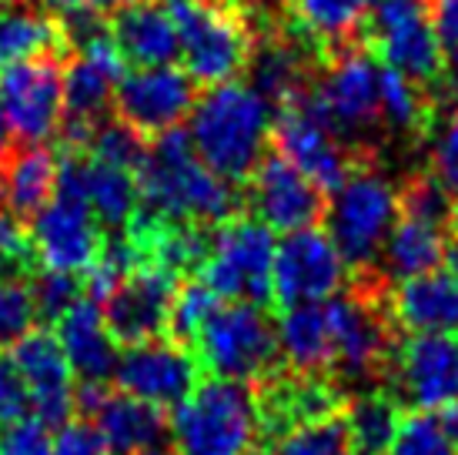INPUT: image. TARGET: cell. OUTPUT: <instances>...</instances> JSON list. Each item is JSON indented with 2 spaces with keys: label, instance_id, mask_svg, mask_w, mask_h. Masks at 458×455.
<instances>
[{
  "label": "cell",
  "instance_id": "7402d4cb",
  "mask_svg": "<svg viewBox=\"0 0 458 455\" xmlns=\"http://www.w3.org/2000/svg\"><path fill=\"white\" fill-rule=\"evenodd\" d=\"M107 30L124 64L165 67L178 57V30L165 0H121L111 11Z\"/></svg>",
  "mask_w": 458,
  "mask_h": 455
},
{
  "label": "cell",
  "instance_id": "277c9868",
  "mask_svg": "<svg viewBox=\"0 0 458 455\" xmlns=\"http://www.w3.org/2000/svg\"><path fill=\"white\" fill-rule=\"evenodd\" d=\"M174 30L178 57L194 84L215 88L248 71L255 51V27L231 0H165Z\"/></svg>",
  "mask_w": 458,
  "mask_h": 455
},
{
  "label": "cell",
  "instance_id": "7c38bea8",
  "mask_svg": "<svg viewBox=\"0 0 458 455\" xmlns=\"http://www.w3.org/2000/svg\"><path fill=\"white\" fill-rule=\"evenodd\" d=\"M382 389L415 412H438L455 405L458 341L452 335H398Z\"/></svg>",
  "mask_w": 458,
  "mask_h": 455
},
{
  "label": "cell",
  "instance_id": "ba28073f",
  "mask_svg": "<svg viewBox=\"0 0 458 455\" xmlns=\"http://www.w3.org/2000/svg\"><path fill=\"white\" fill-rule=\"evenodd\" d=\"M275 231L238 215L215 228L211 252L194 279L204 281L221 302H244L267 308L271 302V268H275Z\"/></svg>",
  "mask_w": 458,
  "mask_h": 455
},
{
  "label": "cell",
  "instance_id": "ffe728a7",
  "mask_svg": "<svg viewBox=\"0 0 458 455\" xmlns=\"http://www.w3.org/2000/svg\"><path fill=\"white\" fill-rule=\"evenodd\" d=\"M11 358L27 389L30 412L44 425H51V429L64 425L77 408L74 405L77 385H74L71 362H67L57 335L47 329H30L27 335H21V339L13 341Z\"/></svg>",
  "mask_w": 458,
  "mask_h": 455
},
{
  "label": "cell",
  "instance_id": "8992f818",
  "mask_svg": "<svg viewBox=\"0 0 458 455\" xmlns=\"http://www.w3.org/2000/svg\"><path fill=\"white\" fill-rule=\"evenodd\" d=\"M201 372L215 379L255 385L284 362L278 341V322L261 305L225 302L204 322L191 345Z\"/></svg>",
  "mask_w": 458,
  "mask_h": 455
},
{
  "label": "cell",
  "instance_id": "ee69618b",
  "mask_svg": "<svg viewBox=\"0 0 458 455\" xmlns=\"http://www.w3.org/2000/svg\"><path fill=\"white\" fill-rule=\"evenodd\" d=\"M27 408H30V402H27L24 382L17 375V365H13L11 355L0 348V425L24 418Z\"/></svg>",
  "mask_w": 458,
  "mask_h": 455
},
{
  "label": "cell",
  "instance_id": "bcb514c9",
  "mask_svg": "<svg viewBox=\"0 0 458 455\" xmlns=\"http://www.w3.org/2000/svg\"><path fill=\"white\" fill-rule=\"evenodd\" d=\"M38 4H44L51 13L71 17V13H104L114 0H38Z\"/></svg>",
  "mask_w": 458,
  "mask_h": 455
},
{
  "label": "cell",
  "instance_id": "83f0119b",
  "mask_svg": "<svg viewBox=\"0 0 458 455\" xmlns=\"http://www.w3.org/2000/svg\"><path fill=\"white\" fill-rule=\"evenodd\" d=\"M448 254V238L445 228L432 225V221H421V218L398 215L392 235L385 241L382 258H378V279L388 281H408L438 271L445 265Z\"/></svg>",
  "mask_w": 458,
  "mask_h": 455
},
{
  "label": "cell",
  "instance_id": "3957f363",
  "mask_svg": "<svg viewBox=\"0 0 458 455\" xmlns=\"http://www.w3.org/2000/svg\"><path fill=\"white\" fill-rule=\"evenodd\" d=\"M398 215H402V194L394 181L369 161H361L331 191V202L325 208V225H328L325 231L355 279L378 275V258Z\"/></svg>",
  "mask_w": 458,
  "mask_h": 455
},
{
  "label": "cell",
  "instance_id": "484cf974",
  "mask_svg": "<svg viewBox=\"0 0 458 455\" xmlns=\"http://www.w3.org/2000/svg\"><path fill=\"white\" fill-rule=\"evenodd\" d=\"M64 54H71V47L61 17L38 0H0V67L61 61Z\"/></svg>",
  "mask_w": 458,
  "mask_h": 455
},
{
  "label": "cell",
  "instance_id": "4dcf8cb0",
  "mask_svg": "<svg viewBox=\"0 0 458 455\" xmlns=\"http://www.w3.org/2000/svg\"><path fill=\"white\" fill-rule=\"evenodd\" d=\"M344 422L352 432L355 455H385L402 422V405L385 389H365L344 402Z\"/></svg>",
  "mask_w": 458,
  "mask_h": 455
},
{
  "label": "cell",
  "instance_id": "6da1fadb",
  "mask_svg": "<svg viewBox=\"0 0 458 455\" xmlns=\"http://www.w3.org/2000/svg\"><path fill=\"white\" fill-rule=\"evenodd\" d=\"M138 191L144 215L174 225L221 228L242 215L244 194L204 165L188 131H165L148 141L144 165L138 167Z\"/></svg>",
  "mask_w": 458,
  "mask_h": 455
},
{
  "label": "cell",
  "instance_id": "7a4b0ae2",
  "mask_svg": "<svg viewBox=\"0 0 458 455\" xmlns=\"http://www.w3.org/2000/svg\"><path fill=\"white\" fill-rule=\"evenodd\" d=\"M275 111L248 81H225L208 88L188 114V138L215 175L244 185L261 165L271 141Z\"/></svg>",
  "mask_w": 458,
  "mask_h": 455
},
{
  "label": "cell",
  "instance_id": "ab89813d",
  "mask_svg": "<svg viewBox=\"0 0 458 455\" xmlns=\"http://www.w3.org/2000/svg\"><path fill=\"white\" fill-rule=\"evenodd\" d=\"M34 298L24 281H0V348L34 329Z\"/></svg>",
  "mask_w": 458,
  "mask_h": 455
},
{
  "label": "cell",
  "instance_id": "52a82bcc",
  "mask_svg": "<svg viewBox=\"0 0 458 455\" xmlns=\"http://www.w3.org/2000/svg\"><path fill=\"white\" fill-rule=\"evenodd\" d=\"M378 81H382V64L355 44H344V47L325 54L315 71V81H311V94L331 121L335 134L358 158L369 151L382 127Z\"/></svg>",
  "mask_w": 458,
  "mask_h": 455
},
{
  "label": "cell",
  "instance_id": "b9f144b4",
  "mask_svg": "<svg viewBox=\"0 0 458 455\" xmlns=\"http://www.w3.org/2000/svg\"><path fill=\"white\" fill-rule=\"evenodd\" d=\"M432 175L438 177L452 194H458V107L448 111V117L438 124V131H435Z\"/></svg>",
  "mask_w": 458,
  "mask_h": 455
},
{
  "label": "cell",
  "instance_id": "74e56055",
  "mask_svg": "<svg viewBox=\"0 0 458 455\" xmlns=\"http://www.w3.org/2000/svg\"><path fill=\"white\" fill-rule=\"evenodd\" d=\"M27 288H30V298H34V315L40 322H47V325H54L71 305L84 298V281H81V275L51 271V268H44L40 275H34Z\"/></svg>",
  "mask_w": 458,
  "mask_h": 455
},
{
  "label": "cell",
  "instance_id": "8fae6325",
  "mask_svg": "<svg viewBox=\"0 0 458 455\" xmlns=\"http://www.w3.org/2000/svg\"><path fill=\"white\" fill-rule=\"evenodd\" d=\"M121 77H124V57L114 47L107 27L74 51V61L64 67V121H61V138L71 151L88 148L94 127L104 121L107 107H114Z\"/></svg>",
  "mask_w": 458,
  "mask_h": 455
},
{
  "label": "cell",
  "instance_id": "2e32d148",
  "mask_svg": "<svg viewBox=\"0 0 458 455\" xmlns=\"http://www.w3.org/2000/svg\"><path fill=\"white\" fill-rule=\"evenodd\" d=\"M198 101L194 84L184 67H134L117 81L114 111L144 138H157L165 131L181 127Z\"/></svg>",
  "mask_w": 458,
  "mask_h": 455
},
{
  "label": "cell",
  "instance_id": "7dc6e473",
  "mask_svg": "<svg viewBox=\"0 0 458 455\" xmlns=\"http://www.w3.org/2000/svg\"><path fill=\"white\" fill-rule=\"evenodd\" d=\"M442 422H445L448 435H452V439H455V445H458V402H455V405H448L445 416H442Z\"/></svg>",
  "mask_w": 458,
  "mask_h": 455
},
{
  "label": "cell",
  "instance_id": "5b68a950",
  "mask_svg": "<svg viewBox=\"0 0 458 455\" xmlns=\"http://www.w3.org/2000/svg\"><path fill=\"white\" fill-rule=\"evenodd\" d=\"M178 455H261L255 392L228 379L198 382L171 418Z\"/></svg>",
  "mask_w": 458,
  "mask_h": 455
},
{
  "label": "cell",
  "instance_id": "9a60e30c",
  "mask_svg": "<svg viewBox=\"0 0 458 455\" xmlns=\"http://www.w3.org/2000/svg\"><path fill=\"white\" fill-rule=\"evenodd\" d=\"M244 185V208L251 211V218L281 235L315 228L328 208L325 191L294 165H288L281 154H265Z\"/></svg>",
  "mask_w": 458,
  "mask_h": 455
},
{
  "label": "cell",
  "instance_id": "5bb4252c",
  "mask_svg": "<svg viewBox=\"0 0 458 455\" xmlns=\"http://www.w3.org/2000/svg\"><path fill=\"white\" fill-rule=\"evenodd\" d=\"M0 117L21 144H44L64 121L61 61H24L0 67Z\"/></svg>",
  "mask_w": 458,
  "mask_h": 455
},
{
  "label": "cell",
  "instance_id": "f546056e",
  "mask_svg": "<svg viewBox=\"0 0 458 455\" xmlns=\"http://www.w3.org/2000/svg\"><path fill=\"white\" fill-rule=\"evenodd\" d=\"M278 341L284 365L298 372L328 375L331 368V325L328 302H308L284 308L278 322Z\"/></svg>",
  "mask_w": 458,
  "mask_h": 455
},
{
  "label": "cell",
  "instance_id": "4316f807",
  "mask_svg": "<svg viewBox=\"0 0 458 455\" xmlns=\"http://www.w3.org/2000/svg\"><path fill=\"white\" fill-rule=\"evenodd\" d=\"M61 161L44 144H21L0 161V211L30 221L57 191Z\"/></svg>",
  "mask_w": 458,
  "mask_h": 455
},
{
  "label": "cell",
  "instance_id": "ac0fdd59",
  "mask_svg": "<svg viewBox=\"0 0 458 455\" xmlns=\"http://www.w3.org/2000/svg\"><path fill=\"white\" fill-rule=\"evenodd\" d=\"M114 382L121 392L157 408H178L201 382V365L174 339H148L117 358Z\"/></svg>",
  "mask_w": 458,
  "mask_h": 455
},
{
  "label": "cell",
  "instance_id": "e575fe53",
  "mask_svg": "<svg viewBox=\"0 0 458 455\" xmlns=\"http://www.w3.org/2000/svg\"><path fill=\"white\" fill-rule=\"evenodd\" d=\"M385 455H458V445L442 418H435L432 412H411L402 416Z\"/></svg>",
  "mask_w": 458,
  "mask_h": 455
},
{
  "label": "cell",
  "instance_id": "7bdbcfd3",
  "mask_svg": "<svg viewBox=\"0 0 458 455\" xmlns=\"http://www.w3.org/2000/svg\"><path fill=\"white\" fill-rule=\"evenodd\" d=\"M54 455H107V445L90 418H67L64 425H57Z\"/></svg>",
  "mask_w": 458,
  "mask_h": 455
},
{
  "label": "cell",
  "instance_id": "d6a6232c",
  "mask_svg": "<svg viewBox=\"0 0 458 455\" xmlns=\"http://www.w3.org/2000/svg\"><path fill=\"white\" fill-rule=\"evenodd\" d=\"M261 455H355L352 432L344 422V408L335 416L315 418L305 425H294L292 432L267 442Z\"/></svg>",
  "mask_w": 458,
  "mask_h": 455
},
{
  "label": "cell",
  "instance_id": "d590c367",
  "mask_svg": "<svg viewBox=\"0 0 458 455\" xmlns=\"http://www.w3.org/2000/svg\"><path fill=\"white\" fill-rule=\"evenodd\" d=\"M84 154L98 158V161H107V165L128 167L138 175V167L144 165V154H148V138L138 134L131 124H124L121 117L117 121H101L90 134Z\"/></svg>",
  "mask_w": 458,
  "mask_h": 455
},
{
  "label": "cell",
  "instance_id": "4fadbf2b",
  "mask_svg": "<svg viewBox=\"0 0 458 455\" xmlns=\"http://www.w3.org/2000/svg\"><path fill=\"white\" fill-rule=\"evenodd\" d=\"M348 265L325 228H301L284 235L271 268V302L281 308L325 302L348 288Z\"/></svg>",
  "mask_w": 458,
  "mask_h": 455
},
{
  "label": "cell",
  "instance_id": "681fc988",
  "mask_svg": "<svg viewBox=\"0 0 458 455\" xmlns=\"http://www.w3.org/2000/svg\"><path fill=\"white\" fill-rule=\"evenodd\" d=\"M445 262H448V275H452V279L458 281V241H455V245H448Z\"/></svg>",
  "mask_w": 458,
  "mask_h": 455
},
{
  "label": "cell",
  "instance_id": "603a6c76",
  "mask_svg": "<svg viewBox=\"0 0 458 455\" xmlns=\"http://www.w3.org/2000/svg\"><path fill=\"white\" fill-rule=\"evenodd\" d=\"M88 418L98 425L111 455H151L171 442V422L165 408L128 392H104Z\"/></svg>",
  "mask_w": 458,
  "mask_h": 455
},
{
  "label": "cell",
  "instance_id": "8d00e7d4",
  "mask_svg": "<svg viewBox=\"0 0 458 455\" xmlns=\"http://www.w3.org/2000/svg\"><path fill=\"white\" fill-rule=\"evenodd\" d=\"M402 194V215L408 218H421V221H432V225L445 228L452 221V191L432 175V171H421V175H411L398 188Z\"/></svg>",
  "mask_w": 458,
  "mask_h": 455
},
{
  "label": "cell",
  "instance_id": "f6af8a7d",
  "mask_svg": "<svg viewBox=\"0 0 458 455\" xmlns=\"http://www.w3.org/2000/svg\"><path fill=\"white\" fill-rule=\"evenodd\" d=\"M432 24L445 51L458 54V0H432Z\"/></svg>",
  "mask_w": 458,
  "mask_h": 455
},
{
  "label": "cell",
  "instance_id": "d4e9b609",
  "mask_svg": "<svg viewBox=\"0 0 458 455\" xmlns=\"http://www.w3.org/2000/svg\"><path fill=\"white\" fill-rule=\"evenodd\" d=\"M388 315L408 335L458 331V281L448 271H428L388 288Z\"/></svg>",
  "mask_w": 458,
  "mask_h": 455
},
{
  "label": "cell",
  "instance_id": "60d3db41",
  "mask_svg": "<svg viewBox=\"0 0 458 455\" xmlns=\"http://www.w3.org/2000/svg\"><path fill=\"white\" fill-rule=\"evenodd\" d=\"M0 455H54L51 425L38 416H24L0 429Z\"/></svg>",
  "mask_w": 458,
  "mask_h": 455
},
{
  "label": "cell",
  "instance_id": "f1b7e54d",
  "mask_svg": "<svg viewBox=\"0 0 458 455\" xmlns=\"http://www.w3.org/2000/svg\"><path fill=\"white\" fill-rule=\"evenodd\" d=\"M375 4L378 0H284L281 11L294 34L328 54L355 40Z\"/></svg>",
  "mask_w": 458,
  "mask_h": 455
},
{
  "label": "cell",
  "instance_id": "e0dca14e",
  "mask_svg": "<svg viewBox=\"0 0 458 455\" xmlns=\"http://www.w3.org/2000/svg\"><path fill=\"white\" fill-rule=\"evenodd\" d=\"M181 281L184 279H178L167 268L140 262L101 305L104 325L114 335L117 345L131 348V345H140L148 339H161Z\"/></svg>",
  "mask_w": 458,
  "mask_h": 455
},
{
  "label": "cell",
  "instance_id": "44dd1931",
  "mask_svg": "<svg viewBox=\"0 0 458 455\" xmlns=\"http://www.w3.org/2000/svg\"><path fill=\"white\" fill-rule=\"evenodd\" d=\"M57 191L84 198L98 218V225L111 228V231H124L140 208L138 175L128 167L98 161L84 151H71L61 161Z\"/></svg>",
  "mask_w": 458,
  "mask_h": 455
},
{
  "label": "cell",
  "instance_id": "836d02e7",
  "mask_svg": "<svg viewBox=\"0 0 458 455\" xmlns=\"http://www.w3.org/2000/svg\"><path fill=\"white\" fill-rule=\"evenodd\" d=\"M221 305L225 302H221L204 281H198V279L181 281L178 295H174V302H171V315H167V331H171V339L191 352L198 331L204 329V322L215 315Z\"/></svg>",
  "mask_w": 458,
  "mask_h": 455
},
{
  "label": "cell",
  "instance_id": "cb8c5ba5",
  "mask_svg": "<svg viewBox=\"0 0 458 455\" xmlns=\"http://www.w3.org/2000/svg\"><path fill=\"white\" fill-rule=\"evenodd\" d=\"M54 325H57V341L71 362V372L81 379V385H107L114 379L121 355H117L114 335L104 325L101 305L84 295Z\"/></svg>",
  "mask_w": 458,
  "mask_h": 455
},
{
  "label": "cell",
  "instance_id": "f5cc1de1",
  "mask_svg": "<svg viewBox=\"0 0 458 455\" xmlns=\"http://www.w3.org/2000/svg\"><path fill=\"white\" fill-rule=\"evenodd\" d=\"M151 455H174V452H167V449H161V452H151Z\"/></svg>",
  "mask_w": 458,
  "mask_h": 455
},
{
  "label": "cell",
  "instance_id": "f35d334b",
  "mask_svg": "<svg viewBox=\"0 0 458 455\" xmlns=\"http://www.w3.org/2000/svg\"><path fill=\"white\" fill-rule=\"evenodd\" d=\"M38 268V254L30 245L24 221L0 211V281H30Z\"/></svg>",
  "mask_w": 458,
  "mask_h": 455
},
{
  "label": "cell",
  "instance_id": "816d5d0a",
  "mask_svg": "<svg viewBox=\"0 0 458 455\" xmlns=\"http://www.w3.org/2000/svg\"><path fill=\"white\" fill-rule=\"evenodd\" d=\"M452 225H455V231H458V204H455V211H452Z\"/></svg>",
  "mask_w": 458,
  "mask_h": 455
},
{
  "label": "cell",
  "instance_id": "30bf717a",
  "mask_svg": "<svg viewBox=\"0 0 458 455\" xmlns=\"http://www.w3.org/2000/svg\"><path fill=\"white\" fill-rule=\"evenodd\" d=\"M365 40L385 67L428 84L445 67V47L425 0H378L365 21Z\"/></svg>",
  "mask_w": 458,
  "mask_h": 455
},
{
  "label": "cell",
  "instance_id": "d6986e66",
  "mask_svg": "<svg viewBox=\"0 0 458 455\" xmlns=\"http://www.w3.org/2000/svg\"><path fill=\"white\" fill-rule=\"evenodd\" d=\"M30 245L38 265L51 271H88L104 245L101 225L84 198L54 191V198L30 218Z\"/></svg>",
  "mask_w": 458,
  "mask_h": 455
},
{
  "label": "cell",
  "instance_id": "c3c4849f",
  "mask_svg": "<svg viewBox=\"0 0 458 455\" xmlns=\"http://www.w3.org/2000/svg\"><path fill=\"white\" fill-rule=\"evenodd\" d=\"M11 148H13V134H11V127L4 124V117H0V161L11 154Z\"/></svg>",
  "mask_w": 458,
  "mask_h": 455
},
{
  "label": "cell",
  "instance_id": "9c48e42d",
  "mask_svg": "<svg viewBox=\"0 0 458 455\" xmlns=\"http://www.w3.org/2000/svg\"><path fill=\"white\" fill-rule=\"evenodd\" d=\"M271 141L281 158L305 177H311L325 194L338 188L344 177L361 165V158L335 134V127L325 117L321 104L315 101L311 88L294 94L292 101L278 104Z\"/></svg>",
  "mask_w": 458,
  "mask_h": 455
},
{
  "label": "cell",
  "instance_id": "1f68e13d",
  "mask_svg": "<svg viewBox=\"0 0 458 455\" xmlns=\"http://www.w3.org/2000/svg\"><path fill=\"white\" fill-rule=\"evenodd\" d=\"M378 114H382V127H388V134H398V138L419 134L421 127L428 124V101L421 94L419 81H411V77L398 74V71L382 64Z\"/></svg>",
  "mask_w": 458,
  "mask_h": 455
},
{
  "label": "cell",
  "instance_id": "f907efd6",
  "mask_svg": "<svg viewBox=\"0 0 458 455\" xmlns=\"http://www.w3.org/2000/svg\"><path fill=\"white\" fill-rule=\"evenodd\" d=\"M448 77H452V90L458 94V54H455V61H452V74Z\"/></svg>",
  "mask_w": 458,
  "mask_h": 455
}]
</instances>
